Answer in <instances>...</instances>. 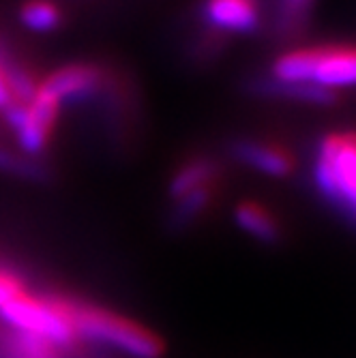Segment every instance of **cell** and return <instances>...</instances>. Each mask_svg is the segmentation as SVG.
I'll use <instances>...</instances> for the list:
<instances>
[{
    "mask_svg": "<svg viewBox=\"0 0 356 358\" xmlns=\"http://www.w3.org/2000/svg\"><path fill=\"white\" fill-rule=\"evenodd\" d=\"M277 92L311 103H333L356 86V45H307L279 54L271 67Z\"/></svg>",
    "mask_w": 356,
    "mask_h": 358,
    "instance_id": "1",
    "label": "cell"
},
{
    "mask_svg": "<svg viewBox=\"0 0 356 358\" xmlns=\"http://www.w3.org/2000/svg\"><path fill=\"white\" fill-rule=\"evenodd\" d=\"M48 301L67 320L76 339L106 345L134 358H161L164 341L142 324L110 309L80 301L76 296L45 294Z\"/></svg>",
    "mask_w": 356,
    "mask_h": 358,
    "instance_id": "2",
    "label": "cell"
},
{
    "mask_svg": "<svg viewBox=\"0 0 356 358\" xmlns=\"http://www.w3.org/2000/svg\"><path fill=\"white\" fill-rule=\"evenodd\" d=\"M311 174L318 193L356 227V131H331L313 150Z\"/></svg>",
    "mask_w": 356,
    "mask_h": 358,
    "instance_id": "3",
    "label": "cell"
},
{
    "mask_svg": "<svg viewBox=\"0 0 356 358\" xmlns=\"http://www.w3.org/2000/svg\"><path fill=\"white\" fill-rule=\"evenodd\" d=\"M0 320L9 329L43 337L69 352H73L78 341L69 329L67 320L48 301V296H28L24 292V294L15 296L13 301L0 307Z\"/></svg>",
    "mask_w": 356,
    "mask_h": 358,
    "instance_id": "4",
    "label": "cell"
},
{
    "mask_svg": "<svg viewBox=\"0 0 356 358\" xmlns=\"http://www.w3.org/2000/svg\"><path fill=\"white\" fill-rule=\"evenodd\" d=\"M108 67L97 62H69L41 80V90L60 106H90L99 96Z\"/></svg>",
    "mask_w": 356,
    "mask_h": 358,
    "instance_id": "5",
    "label": "cell"
},
{
    "mask_svg": "<svg viewBox=\"0 0 356 358\" xmlns=\"http://www.w3.org/2000/svg\"><path fill=\"white\" fill-rule=\"evenodd\" d=\"M200 20L217 35H249L262 24L260 0H202Z\"/></svg>",
    "mask_w": 356,
    "mask_h": 358,
    "instance_id": "6",
    "label": "cell"
},
{
    "mask_svg": "<svg viewBox=\"0 0 356 358\" xmlns=\"http://www.w3.org/2000/svg\"><path fill=\"white\" fill-rule=\"evenodd\" d=\"M232 155L249 170L264 174L269 178H285L297 168L294 155L290 152L287 146L275 140H264V138L238 140L232 146Z\"/></svg>",
    "mask_w": 356,
    "mask_h": 358,
    "instance_id": "7",
    "label": "cell"
},
{
    "mask_svg": "<svg viewBox=\"0 0 356 358\" xmlns=\"http://www.w3.org/2000/svg\"><path fill=\"white\" fill-rule=\"evenodd\" d=\"M234 221L245 234L262 245H277L283 236L279 217L257 200H243L234 208Z\"/></svg>",
    "mask_w": 356,
    "mask_h": 358,
    "instance_id": "8",
    "label": "cell"
},
{
    "mask_svg": "<svg viewBox=\"0 0 356 358\" xmlns=\"http://www.w3.org/2000/svg\"><path fill=\"white\" fill-rule=\"evenodd\" d=\"M221 182V166L208 155H193L176 168L168 182V195L170 200H176L180 195L200 189L206 185H219Z\"/></svg>",
    "mask_w": 356,
    "mask_h": 358,
    "instance_id": "9",
    "label": "cell"
},
{
    "mask_svg": "<svg viewBox=\"0 0 356 358\" xmlns=\"http://www.w3.org/2000/svg\"><path fill=\"white\" fill-rule=\"evenodd\" d=\"M69 350L43 337L9 327L0 331V358H69Z\"/></svg>",
    "mask_w": 356,
    "mask_h": 358,
    "instance_id": "10",
    "label": "cell"
},
{
    "mask_svg": "<svg viewBox=\"0 0 356 358\" xmlns=\"http://www.w3.org/2000/svg\"><path fill=\"white\" fill-rule=\"evenodd\" d=\"M217 189H219V185H206V187L193 189V191L180 195V198L172 200V206L168 210L170 230L172 232L189 230L198 219H202L211 210V206L217 198Z\"/></svg>",
    "mask_w": 356,
    "mask_h": 358,
    "instance_id": "11",
    "label": "cell"
},
{
    "mask_svg": "<svg viewBox=\"0 0 356 358\" xmlns=\"http://www.w3.org/2000/svg\"><path fill=\"white\" fill-rule=\"evenodd\" d=\"M17 17L26 30L39 32V35L56 32L67 22V13L56 0H24Z\"/></svg>",
    "mask_w": 356,
    "mask_h": 358,
    "instance_id": "12",
    "label": "cell"
},
{
    "mask_svg": "<svg viewBox=\"0 0 356 358\" xmlns=\"http://www.w3.org/2000/svg\"><path fill=\"white\" fill-rule=\"evenodd\" d=\"M0 174L26 180V182H37L45 185L54 178V172L41 159L28 157L20 150H11L0 144Z\"/></svg>",
    "mask_w": 356,
    "mask_h": 358,
    "instance_id": "13",
    "label": "cell"
},
{
    "mask_svg": "<svg viewBox=\"0 0 356 358\" xmlns=\"http://www.w3.org/2000/svg\"><path fill=\"white\" fill-rule=\"evenodd\" d=\"M15 58H20L17 50L11 45V41L7 39L5 32L0 30V67H3V64H7V62H11V60H15Z\"/></svg>",
    "mask_w": 356,
    "mask_h": 358,
    "instance_id": "14",
    "label": "cell"
},
{
    "mask_svg": "<svg viewBox=\"0 0 356 358\" xmlns=\"http://www.w3.org/2000/svg\"><path fill=\"white\" fill-rule=\"evenodd\" d=\"M9 103H13V96L9 92V86H7V80H5V73H3V67H0V112H3Z\"/></svg>",
    "mask_w": 356,
    "mask_h": 358,
    "instance_id": "15",
    "label": "cell"
},
{
    "mask_svg": "<svg viewBox=\"0 0 356 358\" xmlns=\"http://www.w3.org/2000/svg\"><path fill=\"white\" fill-rule=\"evenodd\" d=\"M3 266H11L9 262H7V259H5V255L3 253H0V268H3Z\"/></svg>",
    "mask_w": 356,
    "mask_h": 358,
    "instance_id": "16",
    "label": "cell"
}]
</instances>
